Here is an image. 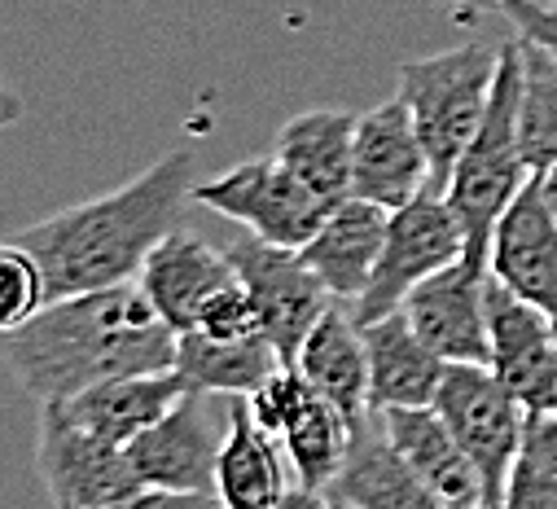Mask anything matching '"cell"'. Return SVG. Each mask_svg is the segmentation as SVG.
<instances>
[{
  "label": "cell",
  "instance_id": "7a4b0ae2",
  "mask_svg": "<svg viewBox=\"0 0 557 509\" xmlns=\"http://www.w3.org/2000/svg\"><path fill=\"white\" fill-rule=\"evenodd\" d=\"M189 198L194 159L185 150H168L127 185L36 220L18 233V241L36 254L49 299L127 286L141 277L150 250L181 228Z\"/></svg>",
  "mask_w": 557,
  "mask_h": 509
},
{
  "label": "cell",
  "instance_id": "6da1fadb",
  "mask_svg": "<svg viewBox=\"0 0 557 509\" xmlns=\"http://www.w3.org/2000/svg\"><path fill=\"white\" fill-rule=\"evenodd\" d=\"M0 356L18 387L49 405L110 377L172 369L176 330L154 312L141 286L127 282L49 299L23 330L0 338Z\"/></svg>",
  "mask_w": 557,
  "mask_h": 509
},
{
  "label": "cell",
  "instance_id": "83f0119b",
  "mask_svg": "<svg viewBox=\"0 0 557 509\" xmlns=\"http://www.w3.org/2000/svg\"><path fill=\"white\" fill-rule=\"evenodd\" d=\"M194 330H202V334H211V338H259V334H263L259 312H255V299L246 295L242 282L224 286V290L202 308V316H198Z\"/></svg>",
  "mask_w": 557,
  "mask_h": 509
},
{
  "label": "cell",
  "instance_id": "3957f363",
  "mask_svg": "<svg viewBox=\"0 0 557 509\" xmlns=\"http://www.w3.org/2000/svg\"><path fill=\"white\" fill-rule=\"evenodd\" d=\"M518 101H522V45L513 40L500 49V71H496L487 114L479 123V133L470 137L466 154L457 159L453 181L444 189L448 207L457 211L466 228V260H474L479 269H487L496 220L531 181V167L518 141Z\"/></svg>",
  "mask_w": 557,
  "mask_h": 509
},
{
  "label": "cell",
  "instance_id": "836d02e7",
  "mask_svg": "<svg viewBox=\"0 0 557 509\" xmlns=\"http://www.w3.org/2000/svg\"><path fill=\"white\" fill-rule=\"evenodd\" d=\"M23 119V97L14 92V84L5 79V71H0V127H14Z\"/></svg>",
  "mask_w": 557,
  "mask_h": 509
},
{
  "label": "cell",
  "instance_id": "277c9868",
  "mask_svg": "<svg viewBox=\"0 0 557 509\" xmlns=\"http://www.w3.org/2000/svg\"><path fill=\"white\" fill-rule=\"evenodd\" d=\"M500 71V49L457 45L444 53L399 62V97L417 123V137L431 159V194H444L457 159L487 114Z\"/></svg>",
  "mask_w": 557,
  "mask_h": 509
},
{
  "label": "cell",
  "instance_id": "ba28073f",
  "mask_svg": "<svg viewBox=\"0 0 557 509\" xmlns=\"http://www.w3.org/2000/svg\"><path fill=\"white\" fill-rule=\"evenodd\" d=\"M255 422L286 448V461L295 470V483L330 492V483L343 470L347 444H351V422L312 392V382L295 369L282 364L255 396H246Z\"/></svg>",
  "mask_w": 557,
  "mask_h": 509
},
{
  "label": "cell",
  "instance_id": "74e56055",
  "mask_svg": "<svg viewBox=\"0 0 557 509\" xmlns=\"http://www.w3.org/2000/svg\"><path fill=\"white\" fill-rule=\"evenodd\" d=\"M548 5H557V0H548Z\"/></svg>",
  "mask_w": 557,
  "mask_h": 509
},
{
  "label": "cell",
  "instance_id": "4dcf8cb0",
  "mask_svg": "<svg viewBox=\"0 0 557 509\" xmlns=\"http://www.w3.org/2000/svg\"><path fill=\"white\" fill-rule=\"evenodd\" d=\"M106 509H220L215 496H198V492H168V487H136L132 496L106 505Z\"/></svg>",
  "mask_w": 557,
  "mask_h": 509
},
{
  "label": "cell",
  "instance_id": "e0dca14e",
  "mask_svg": "<svg viewBox=\"0 0 557 509\" xmlns=\"http://www.w3.org/2000/svg\"><path fill=\"white\" fill-rule=\"evenodd\" d=\"M360 334H364V356H369V413L431 409L440 382L448 373V360L417 338L408 316L391 312V316L364 321Z\"/></svg>",
  "mask_w": 557,
  "mask_h": 509
},
{
  "label": "cell",
  "instance_id": "ac0fdd59",
  "mask_svg": "<svg viewBox=\"0 0 557 509\" xmlns=\"http://www.w3.org/2000/svg\"><path fill=\"white\" fill-rule=\"evenodd\" d=\"M330 496L347 509H448L386 439L377 413H369L351 431V444L338 479L330 483Z\"/></svg>",
  "mask_w": 557,
  "mask_h": 509
},
{
  "label": "cell",
  "instance_id": "1f68e13d",
  "mask_svg": "<svg viewBox=\"0 0 557 509\" xmlns=\"http://www.w3.org/2000/svg\"><path fill=\"white\" fill-rule=\"evenodd\" d=\"M522 457L557 474V413H544V418H531V422H527Z\"/></svg>",
  "mask_w": 557,
  "mask_h": 509
},
{
  "label": "cell",
  "instance_id": "ffe728a7",
  "mask_svg": "<svg viewBox=\"0 0 557 509\" xmlns=\"http://www.w3.org/2000/svg\"><path fill=\"white\" fill-rule=\"evenodd\" d=\"M185 396H189V387L176 369H154V373H127V377L97 382V387L62 400V405L79 426L127 448L136 435H146L154 422H163Z\"/></svg>",
  "mask_w": 557,
  "mask_h": 509
},
{
  "label": "cell",
  "instance_id": "f35d334b",
  "mask_svg": "<svg viewBox=\"0 0 557 509\" xmlns=\"http://www.w3.org/2000/svg\"><path fill=\"white\" fill-rule=\"evenodd\" d=\"M483 509H487V505H483Z\"/></svg>",
  "mask_w": 557,
  "mask_h": 509
},
{
  "label": "cell",
  "instance_id": "cb8c5ba5",
  "mask_svg": "<svg viewBox=\"0 0 557 509\" xmlns=\"http://www.w3.org/2000/svg\"><path fill=\"white\" fill-rule=\"evenodd\" d=\"M377 422L399 457L426 479V487L448 509H483V479L435 409H391L377 413Z\"/></svg>",
  "mask_w": 557,
  "mask_h": 509
},
{
  "label": "cell",
  "instance_id": "9c48e42d",
  "mask_svg": "<svg viewBox=\"0 0 557 509\" xmlns=\"http://www.w3.org/2000/svg\"><path fill=\"white\" fill-rule=\"evenodd\" d=\"M36 470L53 509H106L141 487L127 461V448L79 426L62 400L40 405Z\"/></svg>",
  "mask_w": 557,
  "mask_h": 509
},
{
  "label": "cell",
  "instance_id": "d4e9b609",
  "mask_svg": "<svg viewBox=\"0 0 557 509\" xmlns=\"http://www.w3.org/2000/svg\"><path fill=\"white\" fill-rule=\"evenodd\" d=\"M286 360L276 356V347L259 338H211L202 330L176 334V360L172 369L185 377L189 392L202 396H255L263 382L282 369Z\"/></svg>",
  "mask_w": 557,
  "mask_h": 509
},
{
  "label": "cell",
  "instance_id": "f546056e",
  "mask_svg": "<svg viewBox=\"0 0 557 509\" xmlns=\"http://www.w3.org/2000/svg\"><path fill=\"white\" fill-rule=\"evenodd\" d=\"M500 509H557V474L535 465V461H527V457H518Z\"/></svg>",
  "mask_w": 557,
  "mask_h": 509
},
{
  "label": "cell",
  "instance_id": "52a82bcc",
  "mask_svg": "<svg viewBox=\"0 0 557 509\" xmlns=\"http://www.w3.org/2000/svg\"><path fill=\"white\" fill-rule=\"evenodd\" d=\"M194 202L242 224L259 241L304 250L312 233L325 224L334 211L325 198H317L299 176H290L272 154L268 159H246L228 172H220L207 185H194Z\"/></svg>",
  "mask_w": 557,
  "mask_h": 509
},
{
  "label": "cell",
  "instance_id": "5bb4252c",
  "mask_svg": "<svg viewBox=\"0 0 557 509\" xmlns=\"http://www.w3.org/2000/svg\"><path fill=\"white\" fill-rule=\"evenodd\" d=\"M487 282H492V273L461 254L457 264L440 269L435 277H426L417 286L399 303V312L408 316L417 338H422L435 356H444L448 364H487V356H492Z\"/></svg>",
  "mask_w": 557,
  "mask_h": 509
},
{
  "label": "cell",
  "instance_id": "30bf717a",
  "mask_svg": "<svg viewBox=\"0 0 557 509\" xmlns=\"http://www.w3.org/2000/svg\"><path fill=\"white\" fill-rule=\"evenodd\" d=\"M224 254L237 269V282L246 286V295L255 299L263 338L276 347L286 364H295L308 330L325 316V308L334 303V295L321 286V277L304 264L299 250L259 241L255 233H242L224 246Z\"/></svg>",
  "mask_w": 557,
  "mask_h": 509
},
{
  "label": "cell",
  "instance_id": "4316f807",
  "mask_svg": "<svg viewBox=\"0 0 557 509\" xmlns=\"http://www.w3.org/2000/svg\"><path fill=\"white\" fill-rule=\"evenodd\" d=\"M45 303H49V290H45V273L36 264V254L18 237L0 241V338L23 330Z\"/></svg>",
  "mask_w": 557,
  "mask_h": 509
},
{
  "label": "cell",
  "instance_id": "8d00e7d4",
  "mask_svg": "<svg viewBox=\"0 0 557 509\" xmlns=\"http://www.w3.org/2000/svg\"><path fill=\"white\" fill-rule=\"evenodd\" d=\"M330 500H334V496H330ZM334 509H347V505H338V500H334Z\"/></svg>",
  "mask_w": 557,
  "mask_h": 509
},
{
  "label": "cell",
  "instance_id": "8fae6325",
  "mask_svg": "<svg viewBox=\"0 0 557 509\" xmlns=\"http://www.w3.org/2000/svg\"><path fill=\"white\" fill-rule=\"evenodd\" d=\"M215 400L220 396L189 392L163 422L127 444V461L141 487L215 496V461L228 435V409H215Z\"/></svg>",
  "mask_w": 557,
  "mask_h": 509
},
{
  "label": "cell",
  "instance_id": "484cf974",
  "mask_svg": "<svg viewBox=\"0 0 557 509\" xmlns=\"http://www.w3.org/2000/svg\"><path fill=\"white\" fill-rule=\"evenodd\" d=\"M518 141H522V159L531 176H544L557 163V62L531 45H522Z\"/></svg>",
  "mask_w": 557,
  "mask_h": 509
},
{
  "label": "cell",
  "instance_id": "603a6c76",
  "mask_svg": "<svg viewBox=\"0 0 557 509\" xmlns=\"http://www.w3.org/2000/svg\"><path fill=\"white\" fill-rule=\"evenodd\" d=\"M286 492H290L286 448L255 422L246 396L228 400V435L215 461L220 509H272Z\"/></svg>",
  "mask_w": 557,
  "mask_h": 509
},
{
  "label": "cell",
  "instance_id": "e575fe53",
  "mask_svg": "<svg viewBox=\"0 0 557 509\" xmlns=\"http://www.w3.org/2000/svg\"><path fill=\"white\" fill-rule=\"evenodd\" d=\"M431 10H453V14H483V10H500L505 0H426Z\"/></svg>",
  "mask_w": 557,
  "mask_h": 509
},
{
  "label": "cell",
  "instance_id": "4fadbf2b",
  "mask_svg": "<svg viewBox=\"0 0 557 509\" xmlns=\"http://www.w3.org/2000/svg\"><path fill=\"white\" fill-rule=\"evenodd\" d=\"M426 189H431V159L404 97L395 92L391 101H377L373 110L356 114L351 198H364L382 211H399Z\"/></svg>",
  "mask_w": 557,
  "mask_h": 509
},
{
  "label": "cell",
  "instance_id": "8992f818",
  "mask_svg": "<svg viewBox=\"0 0 557 509\" xmlns=\"http://www.w3.org/2000/svg\"><path fill=\"white\" fill-rule=\"evenodd\" d=\"M466 254V228L457 220V211L448 207L444 194H417L412 202H404L399 211L386 215V241L377 254V269L369 290L351 303V316L377 321L399 312V303L422 286L426 277H435L440 269L457 264Z\"/></svg>",
  "mask_w": 557,
  "mask_h": 509
},
{
  "label": "cell",
  "instance_id": "44dd1931",
  "mask_svg": "<svg viewBox=\"0 0 557 509\" xmlns=\"http://www.w3.org/2000/svg\"><path fill=\"white\" fill-rule=\"evenodd\" d=\"M295 369L312 382V392L325 396L351 426L369 418V356H364V334L356 316L334 299L325 316L308 330Z\"/></svg>",
  "mask_w": 557,
  "mask_h": 509
},
{
  "label": "cell",
  "instance_id": "7c38bea8",
  "mask_svg": "<svg viewBox=\"0 0 557 509\" xmlns=\"http://www.w3.org/2000/svg\"><path fill=\"white\" fill-rule=\"evenodd\" d=\"M487 338H492L487 369L505 382V392L527 409V418L557 413V321L492 277Z\"/></svg>",
  "mask_w": 557,
  "mask_h": 509
},
{
  "label": "cell",
  "instance_id": "d590c367",
  "mask_svg": "<svg viewBox=\"0 0 557 509\" xmlns=\"http://www.w3.org/2000/svg\"><path fill=\"white\" fill-rule=\"evenodd\" d=\"M540 181V194H544V202H548V211L557 215V163L544 172V176H535Z\"/></svg>",
  "mask_w": 557,
  "mask_h": 509
},
{
  "label": "cell",
  "instance_id": "d6986e66",
  "mask_svg": "<svg viewBox=\"0 0 557 509\" xmlns=\"http://www.w3.org/2000/svg\"><path fill=\"white\" fill-rule=\"evenodd\" d=\"M386 215L391 211H382L364 198H343L325 215V224L312 233V241L299 250L304 264L321 277V286L338 303H356L369 290L382 241H386Z\"/></svg>",
  "mask_w": 557,
  "mask_h": 509
},
{
  "label": "cell",
  "instance_id": "d6a6232c",
  "mask_svg": "<svg viewBox=\"0 0 557 509\" xmlns=\"http://www.w3.org/2000/svg\"><path fill=\"white\" fill-rule=\"evenodd\" d=\"M272 509H334L330 492H317V487H304V483H290V492L276 500Z\"/></svg>",
  "mask_w": 557,
  "mask_h": 509
},
{
  "label": "cell",
  "instance_id": "f1b7e54d",
  "mask_svg": "<svg viewBox=\"0 0 557 509\" xmlns=\"http://www.w3.org/2000/svg\"><path fill=\"white\" fill-rule=\"evenodd\" d=\"M500 14L513 23L522 45H531L557 62V5H548V0H505Z\"/></svg>",
  "mask_w": 557,
  "mask_h": 509
},
{
  "label": "cell",
  "instance_id": "5b68a950",
  "mask_svg": "<svg viewBox=\"0 0 557 509\" xmlns=\"http://www.w3.org/2000/svg\"><path fill=\"white\" fill-rule=\"evenodd\" d=\"M431 409L474 461L483 479V505L500 509L509 474L527 444V409L505 392V382L487 364H448Z\"/></svg>",
  "mask_w": 557,
  "mask_h": 509
},
{
  "label": "cell",
  "instance_id": "7402d4cb",
  "mask_svg": "<svg viewBox=\"0 0 557 509\" xmlns=\"http://www.w3.org/2000/svg\"><path fill=\"white\" fill-rule=\"evenodd\" d=\"M351 150H356L351 110H304L286 119L272 141V159L330 207L351 198Z\"/></svg>",
  "mask_w": 557,
  "mask_h": 509
},
{
  "label": "cell",
  "instance_id": "9a60e30c",
  "mask_svg": "<svg viewBox=\"0 0 557 509\" xmlns=\"http://www.w3.org/2000/svg\"><path fill=\"white\" fill-rule=\"evenodd\" d=\"M487 273L505 290L544 308L557 321V215L548 211L535 176L522 185V194L496 220Z\"/></svg>",
  "mask_w": 557,
  "mask_h": 509
},
{
  "label": "cell",
  "instance_id": "2e32d148",
  "mask_svg": "<svg viewBox=\"0 0 557 509\" xmlns=\"http://www.w3.org/2000/svg\"><path fill=\"white\" fill-rule=\"evenodd\" d=\"M237 282V269L224 250H215L211 241H202L198 233H185V228H172L136 277V286L146 290V299L154 303V312L176 330H194L202 308Z\"/></svg>",
  "mask_w": 557,
  "mask_h": 509
}]
</instances>
